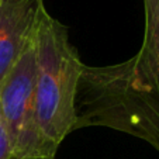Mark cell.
<instances>
[{"instance_id": "2", "label": "cell", "mask_w": 159, "mask_h": 159, "mask_svg": "<svg viewBox=\"0 0 159 159\" xmlns=\"http://www.w3.org/2000/svg\"><path fill=\"white\" fill-rule=\"evenodd\" d=\"M35 120L44 159H54L75 131L76 93L84 63L69 39V30L38 2L34 25Z\"/></svg>"}, {"instance_id": "3", "label": "cell", "mask_w": 159, "mask_h": 159, "mask_svg": "<svg viewBox=\"0 0 159 159\" xmlns=\"http://www.w3.org/2000/svg\"><path fill=\"white\" fill-rule=\"evenodd\" d=\"M0 116L13 159H44L35 120L34 35L0 86Z\"/></svg>"}, {"instance_id": "4", "label": "cell", "mask_w": 159, "mask_h": 159, "mask_svg": "<svg viewBox=\"0 0 159 159\" xmlns=\"http://www.w3.org/2000/svg\"><path fill=\"white\" fill-rule=\"evenodd\" d=\"M39 0H0V86L34 35Z\"/></svg>"}, {"instance_id": "1", "label": "cell", "mask_w": 159, "mask_h": 159, "mask_svg": "<svg viewBox=\"0 0 159 159\" xmlns=\"http://www.w3.org/2000/svg\"><path fill=\"white\" fill-rule=\"evenodd\" d=\"M144 38L132 58L107 66L83 65L75 129L104 127L159 152V0H144Z\"/></svg>"}, {"instance_id": "5", "label": "cell", "mask_w": 159, "mask_h": 159, "mask_svg": "<svg viewBox=\"0 0 159 159\" xmlns=\"http://www.w3.org/2000/svg\"><path fill=\"white\" fill-rule=\"evenodd\" d=\"M0 159H13L11 145H10L9 135L4 128L2 116H0Z\"/></svg>"}]
</instances>
